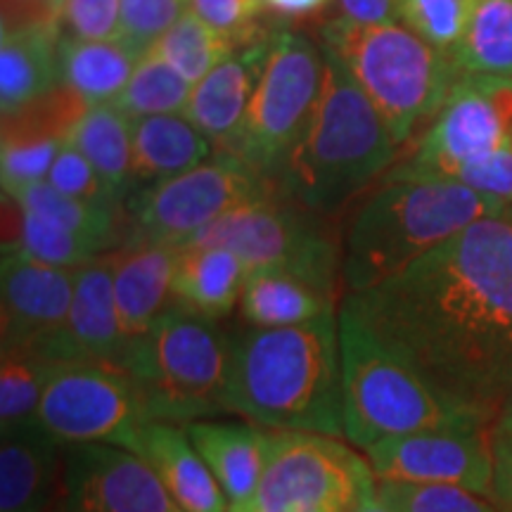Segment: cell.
<instances>
[{"mask_svg": "<svg viewBox=\"0 0 512 512\" xmlns=\"http://www.w3.org/2000/svg\"><path fill=\"white\" fill-rule=\"evenodd\" d=\"M342 306L446 401L494 427L512 394V219L486 216Z\"/></svg>", "mask_w": 512, "mask_h": 512, "instance_id": "1", "label": "cell"}, {"mask_svg": "<svg viewBox=\"0 0 512 512\" xmlns=\"http://www.w3.org/2000/svg\"><path fill=\"white\" fill-rule=\"evenodd\" d=\"M228 415L275 432L344 439L339 313L230 335Z\"/></svg>", "mask_w": 512, "mask_h": 512, "instance_id": "2", "label": "cell"}, {"mask_svg": "<svg viewBox=\"0 0 512 512\" xmlns=\"http://www.w3.org/2000/svg\"><path fill=\"white\" fill-rule=\"evenodd\" d=\"M399 147L347 67L325 53L316 107L275 178V188L280 197L313 214L332 216L377 176L394 169Z\"/></svg>", "mask_w": 512, "mask_h": 512, "instance_id": "3", "label": "cell"}, {"mask_svg": "<svg viewBox=\"0 0 512 512\" xmlns=\"http://www.w3.org/2000/svg\"><path fill=\"white\" fill-rule=\"evenodd\" d=\"M491 197L453 181H384L356 211L344 245V285L368 292L460 230L503 214Z\"/></svg>", "mask_w": 512, "mask_h": 512, "instance_id": "4", "label": "cell"}, {"mask_svg": "<svg viewBox=\"0 0 512 512\" xmlns=\"http://www.w3.org/2000/svg\"><path fill=\"white\" fill-rule=\"evenodd\" d=\"M316 41L354 76L403 145L434 119L463 72L451 53L434 48L406 24H358L342 15L320 24Z\"/></svg>", "mask_w": 512, "mask_h": 512, "instance_id": "5", "label": "cell"}, {"mask_svg": "<svg viewBox=\"0 0 512 512\" xmlns=\"http://www.w3.org/2000/svg\"><path fill=\"white\" fill-rule=\"evenodd\" d=\"M344 439L363 453L377 441L434 430H494L446 401L389 354L366 325L339 306Z\"/></svg>", "mask_w": 512, "mask_h": 512, "instance_id": "6", "label": "cell"}, {"mask_svg": "<svg viewBox=\"0 0 512 512\" xmlns=\"http://www.w3.org/2000/svg\"><path fill=\"white\" fill-rule=\"evenodd\" d=\"M121 368L136 384L147 420L185 427L228 415L230 335L216 320L171 304L126 349Z\"/></svg>", "mask_w": 512, "mask_h": 512, "instance_id": "7", "label": "cell"}, {"mask_svg": "<svg viewBox=\"0 0 512 512\" xmlns=\"http://www.w3.org/2000/svg\"><path fill=\"white\" fill-rule=\"evenodd\" d=\"M323 219L328 216L273 195L221 216L181 247H226L245 261L247 271L278 268L337 299L344 249Z\"/></svg>", "mask_w": 512, "mask_h": 512, "instance_id": "8", "label": "cell"}, {"mask_svg": "<svg viewBox=\"0 0 512 512\" xmlns=\"http://www.w3.org/2000/svg\"><path fill=\"white\" fill-rule=\"evenodd\" d=\"M273 195L280 192L266 176L219 150L181 176L133 190L126 200L124 245L181 247L221 216Z\"/></svg>", "mask_w": 512, "mask_h": 512, "instance_id": "9", "label": "cell"}, {"mask_svg": "<svg viewBox=\"0 0 512 512\" xmlns=\"http://www.w3.org/2000/svg\"><path fill=\"white\" fill-rule=\"evenodd\" d=\"M323 74L325 53L318 41L302 31L275 29L247 117L226 152L240 157L275 185L316 107Z\"/></svg>", "mask_w": 512, "mask_h": 512, "instance_id": "10", "label": "cell"}, {"mask_svg": "<svg viewBox=\"0 0 512 512\" xmlns=\"http://www.w3.org/2000/svg\"><path fill=\"white\" fill-rule=\"evenodd\" d=\"M512 145V79L467 74L453 86L413 155L384 181H456Z\"/></svg>", "mask_w": 512, "mask_h": 512, "instance_id": "11", "label": "cell"}, {"mask_svg": "<svg viewBox=\"0 0 512 512\" xmlns=\"http://www.w3.org/2000/svg\"><path fill=\"white\" fill-rule=\"evenodd\" d=\"M375 486L366 453L342 439L273 432L259 491L238 512H351Z\"/></svg>", "mask_w": 512, "mask_h": 512, "instance_id": "12", "label": "cell"}, {"mask_svg": "<svg viewBox=\"0 0 512 512\" xmlns=\"http://www.w3.org/2000/svg\"><path fill=\"white\" fill-rule=\"evenodd\" d=\"M36 422L62 446L112 444L131 451L150 420L126 368L62 361L50 370Z\"/></svg>", "mask_w": 512, "mask_h": 512, "instance_id": "13", "label": "cell"}, {"mask_svg": "<svg viewBox=\"0 0 512 512\" xmlns=\"http://www.w3.org/2000/svg\"><path fill=\"white\" fill-rule=\"evenodd\" d=\"M366 458L380 482L448 484L491 498L494 430H434L377 441Z\"/></svg>", "mask_w": 512, "mask_h": 512, "instance_id": "14", "label": "cell"}, {"mask_svg": "<svg viewBox=\"0 0 512 512\" xmlns=\"http://www.w3.org/2000/svg\"><path fill=\"white\" fill-rule=\"evenodd\" d=\"M53 512H183L138 453L112 444L67 446Z\"/></svg>", "mask_w": 512, "mask_h": 512, "instance_id": "15", "label": "cell"}, {"mask_svg": "<svg viewBox=\"0 0 512 512\" xmlns=\"http://www.w3.org/2000/svg\"><path fill=\"white\" fill-rule=\"evenodd\" d=\"M76 271L3 249L0 349H36L62 328L74 302Z\"/></svg>", "mask_w": 512, "mask_h": 512, "instance_id": "16", "label": "cell"}, {"mask_svg": "<svg viewBox=\"0 0 512 512\" xmlns=\"http://www.w3.org/2000/svg\"><path fill=\"white\" fill-rule=\"evenodd\" d=\"M48 361H95L121 366L126 342L114 302V249L79 266L74 302L64 325L34 349Z\"/></svg>", "mask_w": 512, "mask_h": 512, "instance_id": "17", "label": "cell"}, {"mask_svg": "<svg viewBox=\"0 0 512 512\" xmlns=\"http://www.w3.org/2000/svg\"><path fill=\"white\" fill-rule=\"evenodd\" d=\"M273 31H266L256 41L247 43L214 67L200 83L192 86L185 117L214 143L228 150L247 117L249 102L254 98L268 53Z\"/></svg>", "mask_w": 512, "mask_h": 512, "instance_id": "18", "label": "cell"}, {"mask_svg": "<svg viewBox=\"0 0 512 512\" xmlns=\"http://www.w3.org/2000/svg\"><path fill=\"white\" fill-rule=\"evenodd\" d=\"M185 432L223 489L228 512L252 503L264 479L275 430L242 418H209L190 422Z\"/></svg>", "mask_w": 512, "mask_h": 512, "instance_id": "19", "label": "cell"}, {"mask_svg": "<svg viewBox=\"0 0 512 512\" xmlns=\"http://www.w3.org/2000/svg\"><path fill=\"white\" fill-rule=\"evenodd\" d=\"M67 446L38 422L0 430V512H53L62 494Z\"/></svg>", "mask_w": 512, "mask_h": 512, "instance_id": "20", "label": "cell"}, {"mask_svg": "<svg viewBox=\"0 0 512 512\" xmlns=\"http://www.w3.org/2000/svg\"><path fill=\"white\" fill-rule=\"evenodd\" d=\"M176 259L178 247L169 245H124L114 249V302L126 349L143 339L171 306Z\"/></svg>", "mask_w": 512, "mask_h": 512, "instance_id": "21", "label": "cell"}, {"mask_svg": "<svg viewBox=\"0 0 512 512\" xmlns=\"http://www.w3.org/2000/svg\"><path fill=\"white\" fill-rule=\"evenodd\" d=\"M131 451L155 470L183 512H228L223 489L183 425L145 422Z\"/></svg>", "mask_w": 512, "mask_h": 512, "instance_id": "22", "label": "cell"}, {"mask_svg": "<svg viewBox=\"0 0 512 512\" xmlns=\"http://www.w3.org/2000/svg\"><path fill=\"white\" fill-rule=\"evenodd\" d=\"M60 22H34L3 29L0 38V110H22L62 86Z\"/></svg>", "mask_w": 512, "mask_h": 512, "instance_id": "23", "label": "cell"}, {"mask_svg": "<svg viewBox=\"0 0 512 512\" xmlns=\"http://www.w3.org/2000/svg\"><path fill=\"white\" fill-rule=\"evenodd\" d=\"M245 278L247 264L226 247H181L171 304L219 323L240 304Z\"/></svg>", "mask_w": 512, "mask_h": 512, "instance_id": "24", "label": "cell"}, {"mask_svg": "<svg viewBox=\"0 0 512 512\" xmlns=\"http://www.w3.org/2000/svg\"><path fill=\"white\" fill-rule=\"evenodd\" d=\"M214 143L185 114H159L133 121L136 188L181 176L214 155Z\"/></svg>", "mask_w": 512, "mask_h": 512, "instance_id": "25", "label": "cell"}, {"mask_svg": "<svg viewBox=\"0 0 512 512\" xmlns=\"http://www.w3.org/2000/svg\"><path fill=\"white\" fill-rule=\"evenodd\" d=\"M335 311V299L278 268H249L240 313L252 328H290Z\"/></svg>", "mask_w": 512, "mask_h": 512, "instance_id": "26", "label": "cell"}, {"mask_svg": "<svg viewBox=\"0 0 512 512\" xmlns=\"http://www.w3.org/2000/svg\"><path fill=\"white\" fill-rule=\"evenodd\" d=\"M143 55L121 41H81L62 34V86L74 91L88 107L117 100L136 72Z\"/></svg>", "mask_w": 512, "mask_h": 512, "instance_id": "27", "label": "cell"}, {"mask_svg": "<svg viewBox=\"0 0 512 512\" xmlns=\"http://www.w3.org/2000/svg\"><path fill=\"white\" fill-rule=\"evenodd\" d=\"M69 143L95 166L119 202L136 190L133 176V119L112 102L88 107L69 133Z\"/></svg>", "mask_w": 512, "mask_h": 512, "instance_id": "28", "label": "cell"}, {"mask_svg": "<svg viewBox=\"0 0 512 512\" xmlns=\"http://www.w3.org/2000/svg\"><path fill=\"white\" fill-rule=\"evenodd\" d=\"M5 207V240L3 249H17V252L43 261V264L60 268H79L88 261L98 259L110 249L102 247L86 235L74 233L57 223H50L41 216L31 214L24 207L3 195Z\"/></svg>", "mask_w": 512, "mask_h": 512, "instance_id": "29", "label": "cell"}, {"mask_svg": "<svg viewBox=\"0 0 512 512\" xmlns=\"http://www.w3.org/2000/svg\"><path fill=\"white\" fill-rule=\"evenodd\" d=\"M12 200L41 219L100 242L110 252L124 247L126 242V207H102V204L74 200V197L62 195L50 183H38L34 188L19 192Z\"/></svg>", "mask_w": 512, "mask_h": 512, "instance_id": "30", "label": "cell"}, {"mask_svg": "<svg viewBox=\"0 0 512 512\" xmlns=\"http://www.w3.org/2000/svg\"><path fill=\"white\" fill-rule=\"evenodd\" d=\"M451 57L465 76L512 79V0H482Z\"/></svg>", "mask_w": 512, "mask_h": 512, "instance_id": "31", "label": "cell"}, {"mask_svg": "<svg viewBox=\"0 0 512 512\" xmlns=\"http://www.w3.org/2000/svg\"><path fill=\"white\" fill-rule=\"evenodd\" d=\"M238 48L242 46L233 38L209 27L195 12L185 10L183 17L150 50H155L185 81L195 86Z\"/></svg>", "mask_w": 512, "mask_h": 512, "instance_id": "32", "label": "cell"}, {"mask_svg": "<svg viewBox=\"0 0 512 512\" xmlns=\"http://www.w3.org/2000/svg\"><path fill=\"white\" fill-rule=\"evenodd\" d=\"M192 95V83L162 60L155 50H147L138 62L128 86L112 102L128 119L159 117V114H183Z\"/></svg>", "mask_w": 512, "mask_h": 512, "instance_id": "33", "label": "cell"}, {"mask_svg": "<svg viewBox=\"0 0 512 512\" xmlns=\"http://www.w3.org/2000/svg\"><path fill=\"white\" fill-rule=\"evenodd\" d=\"M53 366L34 349H0V430L36 422Z\"/></svg>", "mask_w": 512, "mask_h": 512, "instance_id": "34", "label": "cell"}, {"mask_svg": "<svg viewBox=\"0 0 512 512\" xmlns=\"http://www.w3.org/2000/svg\"><path fill=\"white\" fill-rule=\"evenodd\" d=\"M88 105L67 86L55 88L22 110L3 117V145L38 143V140H69Z\"/></svg>", "mask_w": 512, "mask_h": 512, "instance_id": "35", "label": "cell"}, {"mask_svg": "<svg viewBox=\"0 0 512 512\" xmlns=\"http://www.w3.org/2000/svg\"><path fill=\"white\" fill-rule=\"evenodd\" d=\"M482 0H401V24L434 48L451 53Z\"/></svg>", "mask_w": 512, "mask_h": 512, "instance_id": "36", "label": "cell"}, {"mask_svg": "<svg viewBox=\"0 0 512 512\" xmlns=\"http://www.w3.org/2000/svg\"><path fill=\"white\" fill-rule=\"evenodd\" d=\"M377 494L396 512H501L496 503L470 489L448 484H408L380 482Z\"/></svg>", "mask_w": 512, "mask_h": 512, "instance_id": "37", "label": "cell"}, {"mask_svg": "<svg viewBox=\"0 0 512 512\" xmlns=\"http://www.w3.org/2000/svg\"><path fill=\"white\" fill-rule=\"evenodd\" d=\"M119 5V38L136 48L140 55L155 46L188 10V0H119Z\"/></svg>", "mask_w": 512, "mask_h": 512, "instance_id": "38", "label": "cell"}, {"mask_svg": "<svg viewBox=\"0 0 512 512\" xmlns=\"http://www.w3.org/2000/svg\"><path fill=\"white\" fill-rule=\"evenodd\" d=\"M64 143L67 140H38V143L3 145V152H0L3 195L15 197L38 183H46Z\"/></svg>", "mask_w": 512, "mask_h": 512, "instance_id": "39", "label": "cell"}, {"mask_svg": "<svg viewBox=\"0 0 512 512\" xmlns=\"http://www.w3.org/2000/svg\"><path fill=\"white\" fill-rule=\"evenodd\" d=\"M62 195L74 197V200L102 204V207H126L114 197V192L107 188L102 176L95 171V166L81 155L76 147L69 143L62 145L60 155H57L53 169H50L48 181Z\"/></svg>", "mask_w": 512, "mask_h": 512, "instance_id": "40", "label": "cell"}, {"mask_svg": "<svg viewBox=\"0 0 512 512\" xmlns=\"http://www.w3.org/2000/svg\"><path fill=\"white\" fill-rule=\"evenodd\" d=\"M188 10L233 38L238 46H247L266 34L259 24L266 10L264 0H188Z\"/></svg>", "mask_w": 512, "mask_h": 512, "instance_id": "41", "label": "cell"}, {"mask_svg": "<svg viewBox=\"0 0 512 512\" xmlns=\"http://www.w3.org/2000/svg\"><path fill=\"white\" fill-rule=\"evenodd\" d=\"M62 34L81 41H117L121 31L119 0H62Z\"/></svg>", "mask_w": 512, "mask_h": 512, "instance_id": "42", "label": "cell"}, {"mask_svg": "<svg viewBox=\"0 0 512 512\" xmlns=\"http://www.w3.org/2000/svg\"><path fill=\"white\" fill-rule=\"evenodd\" d=\"M491 501L501 512H512V437L494 432V484Z\"/></svg>", "mask_w": 512, "mask_h": 512, "instance_id": "43", "label": "cell"}, {"mask_svg": "<svg viewBox=\"0 0 512 512\" xmlns=\"http://www.w3.org/2000/svg\"><path fill=\"white\" fill-rule=\"evenodd\" d=\"M339 15L358 24L401 22V0H335Z\"/></svg>", "mask_w": 512, "mask_h": 512, "instance_id": "44", "label": "cell"}, {"mask_svg": "<svg viewBox=\"0 0 512 512\" xmlns=\"http://www.w3.org/2000/svg\"><path fill=\"white\" fill-rule=\"evenodd\" d=\"M332 0H264V8L285 22H306L323 15Z\"/></svg>", "mask_w": 512, "mask_h": 512, "instance_id": "45", "label": "cell"}, {"mask_svg": "<svg viewBox=\"0 0 512 512\" xmlns=\"http://www.w3.org/2000/svg\"><path fill=\"white\" fill-rule=\"evenodd\" d=\"M351 512H396V510L387 501H384L380 494H377V486H375L370 494L361 498V503H358Z\"/></svg>", "mask_w": 512, "mask_h": 512, "instance_id": "46", "label": "cell"}, {"mask_svg": "<svg viewBox=\"0 0 512 512\" xmlns=\"http://www.w3.org/2000/svg\"><path fill=\"white\" fill-rule=\"evenodd\" d=\"M494 432H503V434H510V437H512V394L508 396V401H505L501 415H498Z\"/></svg>", "mask_w": 512, "mask_h": 512, "instance_id": "47", "label": "cell"}, {"mask_svg": "<svg viewBox=\"0 0 512 512\" xmlns=\"http://www.w3.org/2000/svg\"><path fill=\"white\" fill-rule=\"evenodd\" d=\"M503 214H505V216H510V219H512V204H510V207H508V209H505V211H503Z\"/></svg>", "mask_w": 512, "mask_h": 512, "instance_id": "48", "label": "cell"}]
</instances>
